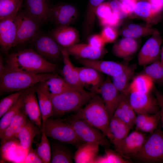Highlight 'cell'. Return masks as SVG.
<instances>
[{
    "label": "cell",
    "instance_id": "6da1fadb",
    "mask_svg": "<svg viewBox=\"0 0 163 163\" xmlns=\"http://www.w3.org/2000/svg\"><path fill=\"white\" fill-rule=\"evenodd\" d=\"M6 62L9 68L33 74L53 73L57 68L56 64L31 49L10 54Z\"/></svg>",
    "mask_w": 163,
    "mask_h": 163
},
{
    "label": "cell",
    "instance_id": "7a4b0ae2",
    "mask_svg": "<svg viewBox=\"0 0 163 163\" xmlns=\"http://www.w3.org/2000/svg\"><path fill=\"white\" fill-rule=\"evenodd\" d=\"M72 117L84 120L97 128L111 142L112 136L109 129L110 119L103 100L98 94H95Z\"/></svg>",
    "mask_w": 163,
    "mask_h": 163
},
{
    "label": "cell",
    "instance_id": "3957f363",
    "mask_svg": "<svg viewBox=\"0 0 163 163\" xmlns=\"http://www.w3.org/2000/svg\"><path fill=\"white\" fill-rule=\"evenodd\" d=\"M54 74H33L6 67L4 72L0 76V93L17 92L29 89L46 81Z\"/></svg>",
    "mask_w": 163,
    "mask_h": 163
},
{
    "label": "cell",
    "instance_id": "277c9868",
    "mask_svg": "<svg viewBox=\"0 0 163 163\" xmlns=\"http://www.w3.org/2000/svg\"><path fill=\"white\" fill-rule=\"evenodd\" d=\"M97 93L87 91L84 88L72 87L60 94L50 95L53 115H62L77 111L86 105Z\"/></svg>",
    "mask_w": 163,
    "mask_h": 163
},
{
    "label": "cell",
    "instance_id": "5b68a950",
    "mask_svg": "<svg viewBox=\"0 0 163 163\" xmlns=\"http://www.w3.org/2000/svg\"><path fill=\"white\" fill-rule=\"evenodd\" d=\"M41 127L47 136L59 141L77 147L84 143L78 139L73 127L67 120L50 118Z\"/></svg>",
    "mask_w": 163,
    "mask_h": 163
},
{
    "label": "cell",
    "instance_id": "8992f818",
    "mask_svg": "<svg viewBox=\"0 0 163 163\" xmlns=\"http://www.w3.org/2000/svg\"><path fill=\"white\" fill-rule=\"evenodd\" d=\"M145 162L163 161V131L155 130L146 138L141 150L135 156Z\"/></svg>",
    "mask_w": 163,
    "mask_h": 163
},
{
    "label": "cell",
    "instance_id": "52a82bcc",
    "mask_svg": "<svg viewBox=\"0 0 163 163\" xmlns=\"http://www.w3.org/2000/svg\"><path fill=\"white\" fill-rule=\"evenodd\" d=\"M73 127L78 139L83 142L96 143L110 146V141L102 132L82 120L72 117L67 120Z\"/></svg>",
    "mask_w": 163,
    "mask_h": 163
},
{
    "label": "cell",
    "instance_id": "ba28073f",
    "mask_svg": "<svg viewBox=\"0 0 163 163\" xmlns=\"http://www.w3.org/2000/svg\"><path fill=\"white\" fill-rule=\"evenodd\" d=\"M162 37L159 32L155 30L141 49L137 56L138 64L145 66L160 60Z\"/></svg>",
    "mask_w": 163,
    "mask_h": 163
},
{
    "label": "cell",
    "instance_id": "9c48e42d",
    "mask_svg": "<svg viewBox=\"0 0 163 163\" xmlns=\"http://www.w3.org/2000/svg\"><path fill=\"white\" fill-rule=\"evenodd\" d=\"M18 26L15 46L33 40L39 34L40 25L24 10L18 13Z\"/></svg>",
    "mask_w": 163,
    "mask_h": 163
},
{
    "label": "cell",
    "instance_id": "30bf717a",
    "mask_svg": "<svg viewBox=\"0 0 163 163\" xmlns=\"http://www.w3.org/2000/svg\"><path fill=\"white\" fill-rule=\"evenodd\" d=\"M18 26V14L0 20V45L1 50L6 54L15 46Z\"/></svg>",
    "mask_w": 163,
    "mask_h": 163
},
{
    "label": "cell",
    "instance_id": "8fae6325",
    "mask_svg": "<svg viewBox=\"0 0 163 163\" xmlns=\"http://www.w3.org/2000/svg\"><path fill=\"white\" fill-rule=\"evenodd\" d=\"M33 40L37 52L45 59L57 61L62 58V47L51 36L39 34Z\"/></svg>",
    "mask_w": 163,
    "mask_h": 163
},
{
    "label": "cell",
    "instance_id": "7c38bea8",
    "mask_svg": "<svg viewBox=\"0 0 163 163\" xmlns=\"http://www.w3.org/2000/svg\"><path fill=\"white\" fill-rule=\"evenodd\" d=\"M129 103L136 114L152 115L157 113L159 106L157 99L149 94L136 92H130Z\"/></svg>",
    "mask_w": 163,
    "mask_h": 163
},
{
    "label": "cell",
    "instance_id": "4fadbf2b",
    "mask_svg": "<svg viewBox=\"0 0 163 163\" xmlns=\"http://www.w3.org/2000/svg\"><path fill=\"white\" fill-rule=\"evenodd\" d=\"M78 11L72 5L61 4L50 7L49 14V20H50L57 26H69L76 20Z\"/></svg>",
    "mask_w": 163,
    "mask_h": 163
},
{
    "label": "cell",
    "instance_id": "5bb4252c",
    "mask_svg": "<svg viewBox=\"0 0 163 163\" xmlns=\"http://www.w3.org/2000/svg\"><path fill=\"white\" fill-rule=\"evenodd\" d=\"M97 94L100 95L111 120L117 106L120 93L107 77L104 81Z\"/></svg>",
    "mask_w": 163,
    "mask_h": 163
},
{
    "label": "cell",
    "instance_id": "9a60e30c",
    "mask_svg": "<svg viewBox=\"0 0 163 163\" xmlns=\"http://www.w3.org/2000/svg\"><path fill=\"white\" fill-rule=\"evenodd\" d=\"M25 12L39 25L49 20L50 6L47 0H24Z\"/></svg>",
    "mask_w": 163,
    "mask_h": 163
},
{
    "label": "cell",
    "instance_id": "2e32d148",
    "mask_svg": "<svg viewBox=\"0 0 163 163\" xmlns=\"http://www.w3.org/2000/svg\"><path fill=\"white\" fill-rule=\"evenodd\" d=\"M146 138L145 134L139 131L136 130L131 132L123 140L118 153L125 158L135 156L141 150Z\"/></svg>",
    "mask_w": 163,
    "mask_h": 163
},
{
    "label": "cell",
    "instance_id": "e0dca14e",
    "mask_svg": "<svg viewBox=\"0 0 163 163\" xmlns=\"http://www.w3.org/2000/svg\"><path fill=\"white\" fill-rule=\"evenodd\" d=\"M78 62L84 66L92 68L101 73L111 77L120 73L126 65L111 61L99 59H77Z\"/></svg>",
    "mask_w": 163,
    "mask_h": 163
},
{
    "label": "cell",
    "instance_id": "ac0fdd59",
    "mask_svg": "<svg viewBox=\"0 0 163 163\" xmlns=\"http://www.w3.org/2000/svg\"><path fill=\"white\" fill-rule=\"evenodd\" d=\"M23 108L24 113L32 123L37 126H42L41 113L34 88H30L26 93Z\"/></svg>",
    "mask_w": 163,
    "mask_h": 163
},
{
    "label": "cell",
    "instance_id": "d6986e66",
    "mask_svg": "<svg viewBox=\"0 0 163 163\" xmlns=\"http://www.w3.org/2000/svg\"><path fill=\"white\" fill-rule=\"evenodd\" d=\"M69 54L77 59H99L106 53L104 48L98 49L88 43H77L66 48H63Z\"/></svg>",
    "mask_w": 163,
    "mask_h": 163
},
{
    "label": "cell",
    "instance_id": "ffe728a7",
    "mask_svg": "<svg viewBox=\"0 0 163 163\" xmlns=\"http://www.w3.org/2000/svg\"><path fill=\"white\" fill-rule=\"evenodd\" d=\"M51 36L62 48L71 46L79 40L77 30L69 26H57L52 31Z\"/></svg>",
    "mask_w": 163,
    "mask_h": 163
},
{
    "label": "cell",
    "instance_id": "44dd1931",
    "mask_svg": "<svg viewBox=\"0 0 163 163\" xmlns=\"http://www.w3.org/2000/svg\"><path fill=\"white\" fill-rule=\"evenodd\" d=\"M45 82L38 83L34 88L41 110L42 124L53 114L50 94Z\"/></svg>",
    "mask_w": 163,
    "mask_h": 163
},
{
    "label": "cell",
    "instance_id": "7402d4cb",
    "mask_svg": "<svg viewBox=\"0 0 163 163\" xmlns=\"http://www.w3.org/2000/svg\"><path fill=\"white\" fill-rule=\"evenodd\" d=\"M77 68L79 80L83 86L90 87V91L97 94L98 90L104 81L101 73L89 67L84 66Z\"/></svg>",
    "mask_w": 163,
    "mask_h": 163
},
{
    "label": "cell",
    "instance_id": "603a6c76",
    "mask_svg": "<svg viewBox=\"0 0 163 163\" xmlns=\"http://www.w3.org/2000/svg\"><path fill=\"white\" fill-rule=\"evenodd\" d=\"M131 129L127 124L115 117H113L111 119L109 129L112 139L110 142L118 153L123 142Z\"/></svg>",
    "mask_w": 163,
    "mask_h": 163
},
{
    "label": "cell",
    "instance_id": "cb8c5ba5",
    "mask_svg": "<svg viewBox=\"0 0 163 163\" xmlns=\"http://www.w3.org/2000/svg\"><path fill=\"white\" fill-rule=\"evenodd\" d=\"M23 111L21 110L12 119L0 136L2 147L11 140L17 138L18 133L28 119Z\"/></svg>",
    "mask_w": 163,
    "mask_h": 163
},
{
    "label": "cell",
    "instance_id": "d4e9b609",
    "mask_svg": "<svg viewBox=\"0 0 163 163\" xmlns=\"http://www.w3.org/2000/svg\"><path fill=\"white\" fill-rule=\"evenodd\" d=\"M62 53L64 63L62 71V77L72 87L84 88L79 80L77 67L74 66L70 59L69 55L62 47Z\"/></svg>",
    "mask_w": 163,
    "mask_h": 163
},
{
    "label": "cell",
    "instance_id": "484cf974",
    "mask_svg": "<svg viewBox=\"0 0 163 163\" xmlns=\"http://www.w3.org/2000/svg\"><path fill=\"white\" fill-rule=\"evenodd\" d=\"M99 145L94 143L84 142L78 147L73 156L76 163H95L98 156Z\"/></svg>",
    "mask_w": 163,
    "mask_h": 163
},
{
    "label": "cell",
    "instance_id": "4316f807",
    "mask_svg": "<svg viewBox=\"0 0 163 163\" xmlns=\"http://www.w3.org/2000/svg\"><path fill=\"white\" fill-rule=\"evenodd\" d=\"M139 45L136 39L123 37L114 44L112 52L116 57L125 59L135 53L138 49Z\"/></svg>",
    "mask_w": 163,
    "mask_h": 163
},
{
    "label": "cell",
    "instance_id": "83f0119b",
    "mask_svg": "<svg viewBox=\"0 0 163 163\" xmlns=\"http://www.w3.org/2000/svg\"><path fill=\"white\" fill-rule=\"evenodd\" d=\"M36 126L28 119L18 135L21 147L27 152L32 148L34 139L38 133Z\"/></svg>",
    "mask_w": 163,
    "mask_h": 163
},
{
    "label": "cell",
    "instance_id": "f1b7e54d",
    "mask_svg": "<svg viewBox=\"0 0 163 163\" xmlns=\"http://www.w3.org/2000/svg\"><path fill=\"white\" fill-rule=\"evenodd\" d=\"M134 69L132 66H127L118 75L112 77V81L121 94L129 95L130 80L134 74Z\"/></svg>",
    "mask_w": 163,
    "mask_h": 163
},
{
    "label": "cell",
    "instance_id": "f546056e",
    "mask_svg": "<svg viewBox=\"0 0 163 163\" xmlns=\"http://www.w3.org/2000/svg\"><path fill=\"white\" fill-rule=\"evenodd\" d=\"M155 30L151 25L147 24L145 25L131 24H129L127 27L123 29L120 33L123 37L136 39L141 37L152 35Z\"/></svg>",
    "mask_w": 163,
    "mask_h": 163
},
{
    "label": "cell",
    "instance_id": "4dcf8cb0",
    "mask_svg": "<svg viewBox=\"0 0 163 163\" xmlns=\"http://www.w3.org/2000/svg\"><path fill=\"white\" fill-rule=\"evenodd\" d=\"M154 82L149 77L144 73L138 75L133 78L130 83L129 94L132 92L149 94L153 88Z\"/></svg>",
    "mask_w": 163,
    "mask_h": 163
},
{
    "label": "cell",
    "instance_id": "1f68e13d",
    "mask_svg": "<svg viewBox=\"0 0 163 163\" xmlns=\"http://www.w3.org/2000/svg\"><path fill=\"white\" fill-rule=\"evenodd\" d=\"M29 89L27 90L21 94L16 103L1 118L0 136L2 135L14 118L21 110L23 107L25 95Z\"/></svg>",
    "mask_w": 163,
    "mask_h": 163
},
{
    "label": "cell",
    "instance_id": "d6a6232c",
    "mask_svg": "<svg viewBox=\"0 0 163 163\" xmlns=\"http://www.w3.org/2000/svg\"><path fill=\"white\" fill-rule=\"evenodd\" d=\"M45 82L51 95L60 94L73 87L69 85L62 77L55 74Z\"/></svg>",
    "mask_w": 163,
    "mask_h": 163
},
{
    "label": "cell",
    "instance_id": "836d02e7",
    "mask_svg": "<svg viewBox=\"0 0 163 163\" xmlns=\"http://www.w3.org/2000/svg\"><path fill=\"white\" fill-rule=\"evenodd\" d=\"M134 14L151 25L155 21L157 17L153 14L150 3L145 0H139L134 10Z\"/></svg>",
    "mask_w": 163,
    "mask_h": 163
},
{
    "label": "cell",
    "instance_id": "e575fe53",
    "mask_svg": "<svg viewBox=\"0 0 163 163\" xmlns=\"http://www.w3.org/2000/svg\"><path fill=\"white\" fill-rule=\"evenodd\" d=\"M24 0H0V20L16 15Z\"/></svg>",
    "mask_w": 163,
    "mask_h": 163
},
{
    "label": "cell",
    "instance_id": "d590c367",
    "mask_svg": "<svg viewBox=\"0 0 163 163\" xmlns=\"http://www.w3.org/2000/svg\"><path fill=\"white\" fill-rule=\"evenodd\" d=\"M73 156L69 150L59 145H53L51 163H71L73 162Z\"/></svg>",
    "mask_w": 163,
    "mask_h": 163
},
{
    "label": "cell",
    "instance_id": "8d00e7d4",
    "mask_svg": "<svg viewBox=\"0 0 163 163\" xmlns=\"http://www.w3.org/2000/svg\"><path fill=\"white\" fill-rule=\"evenodd\" d=\"M42 134L40 141L36 151L43 163H51L52 151L49 140L44 130L42 129Z\"/></svg>",
    "mask_w": 163,
    "mask_h": 163
},
{
    "label": "cell",
    "instance_id": "74e56055",
    "mask_svg": "<svg viewBox=\"0 0 163 163\" xmlns=\"http://www.w3.org/2000/svg\"><path fill=\"white\" fill-rule=\"evenodd\" d=\"M130 161L124 159L116 151L107 149H105V154L98 155L95 163H128Z\"/></svg>",
    "mask_w": 163,
    "mask_h": 163
},
{
    "label": "cell",
    "instance_id": "f35d334b",
    "mask_svg": "<svg viewBox=\"0 0 163 163\" xmlns=\"http://www.w3.org/2000/svg\"><path fill=\"white\" fill-rule=\"evenodd\" d=\"M154 82H163V64L159 60L152 63L145 67L144 73Z\"/></svg>",
    "mask_w": 163,
    "mask_h": 163
},
{
    "label": "cell",
    "instance_id": "ab89813d",
    "mask_svg": "<svg viewBox=\"0 0 163 163\" xmlns=\"http://www.w3.org/2000/svg\"><path fill=\"white\" fill-rule=\"evenodd\" d=\"M26 90L21 91L10 94L0 101V118L16 103L20 96Z\"/></svg>",
    "mask_w": 163,
    "mask_h": 163
},
{
    "label": "cell",
    "instance_id": "60d3db41",
    "mask_svg": "<svg viewBox=\"0 0 163 163\" xmlns=\"http://www.w3.org/2000/svg\"><path fill=\"white\" fill-rule=\"evenodd\" d=\"M118 105L121 108L134 123L136 114L129 103V95L120 93Z\"/></svg>",
    "mask_w": 163,
    "mask_h": 163
},
{
    "label": "cell",
    "instance_id": "b9f144b4",
    "mask_svg": "<svg viewBox=\"0 0 163 163\" xmlns=\"http://www.w3.org/2000/svg\"><path fill=\"white\" fill-rule=\"evenodd\" d=\"M160 119V111L152 114L151 117L140 128L139 131L144 133H152L155 130Z\"/></svg>",
    "mask_w": 163,
    "mask_h": 163
},
{
    "label": "cell",
    "instance_id": "7bdbcfd3",
    "mask_svg": "<svg viewBox=\"0 0 163 163\" xmlns=\"http://www.w3.org/2000/svg\"><path fill=\"white\" fill-rule=\"evenodd\" d=\"M106 43L114 42L117 38L119 33L116 27H104L100 34Z\"/></svg>",
    "mask_w": 163,
    "mask_h": 163
},
{
    "label": "cell",
    "instance_id": "ee69618b",
    "mask_svg": "<svg viewBox=\"0 0 163 163\" xmlns=\"http://www.w3.org/2000/svg\"><path fill=\"white\" fill-rule=\"evenodd\" d=\"M112 12L109 2H103L96 8L95 14L99 20L104 18Z\"/></svg>",
    "mask_w": 163,
    "mask_h": 163
},
{
    "label": "cell",
    "instance_id": "f6af8a7d",
    "mask_svg": "<svg viewBox=\"0 0 163 163\" xmlns=\"http://www.w3.org/2000/svg\"><path fill=\"white\" fill-rule=\"evenodd\" d=\"M121 20L114 13L112 12L107 17L100 20L99 23L102 27L109 26L116 27L121 23Z\"/></svg>",
    "mask_w": 163,
    "mask_h": 163
},
{
    "label": "cell",
    "instance_id": "bcb514c9",
    "mask_svg": "<svg viewBox=\"0 0 163 163\" xmlns=\"http://www.w3.org/2000/svg\"><path fill=\"white\" fill-rule=\"evenodd\" d=\"M112 12L115 14L121 20L129 16L128 14L123 8L121 2L112 0L109 2Z\"/></svg>",
    "mask_w": 163,
    "mask_h": 163
},
{
    "label": "cell",
    "instance_id": "7dc6e473",
    "mask_svg": "<svg viewBox=\"0 0 163 163\" xmlns=\"http://www.w3.org/2000/svg\"><path fill=\"white\" fill-rule=\"evenodd\" d=\"M113 117L126 123L129 126L131 129L134 126V123L118 105L114 111Z\"/></svg>",
    "mask_w": 163,
    "mask_h": 163
},
{
    "label": "cell",
    "instance_id": "c3c4849f",
    "mask_svg": "<svg viewBox=\"0 0 163 163\" xmlns=\"http://www.w3.org/2000/svg\"><path fill=\"white\" fill-rule=\"evenodd\" d=\"M88 43L98 49L104 48L106 44L101 34H94L88 38Z\"/></svg>",
    "mask_w": 163,
    "mask_h": 163
},
{
    "label": "cell",
    "instance_id": "681fc988",
    "mask_svg": "<svg viewBox=\"0 0 163 163\" xmlns=\"http://www.w3.org/2000/svg\"><path fill=\"white\" fill-rule=\"evenodd\" d=\"M24 162L27 163H43L36 150H34L32 148L28 152Z\"/></svg>",
    "mask_w": 163,
    "mask_h": 163
},
{
    "label": "cell",
    "instance_id": "f907efd6",
    "mask_svg": "<svg viewBox=\"0 0 163 163\" xmlns=\"http://www.w3.org/2000/svg\"><path fill=\"white\" fill-rule=\"evenodd\" d=\"M139 0H125L121 2L123 9L130 16L134 14V10L137 3Z\"/></svg>",
    "mask_w": 163,
    "mask_h": 163
},
{
    "label": "cell",
    "instance_id": "816d5d0a",
    "mask_svg": "<svg viewBox=\"0 0 163 163\" xmlns=\"http://www.w3.org/2000/svg\"><path fill=\"white\" fill-rule=\"evenodd\" d=\"M150 4L152 11L157 17L163 10V0H145Z\"/></svg>",
    "mask_w": 163,
    "mask_h": 163
},
{
    "label": "cell",
    "instance_id": "f5cc1de1",
    "mask_svg": "<svg viewBox=\"0 0 163 163\" xmlns=\"http://www.w3.org/2000/svg\"><path fill=\"white\" fill-rule=\"evenodd\" d=\"M152 115L141 114L136 116L134 123L136 130H139L140 128L149 120Z\"/></svg>",
    "mask_w": 163,
    "mask_h": 163
},
{
    "label": "cell",
    "instance_id": "db71d44e",
    "mask_svg": "<svg viewBox=\"0 0 163 163\" xmlns=\"http://www.w3.org/2000/svg\"><path fill=\"white\" fill-rule=\"evenodd\" d=\"M156 96L160 110V119L163 130V95L159 93L156 92Z\"/></svg>",
    "mask_w": 163,
    "mask_h": 163
},
{
    "label": "cell",
    "instance_id": "11a10c76",
    "mask_svg": "<svg viewBox=\"0 0 163 163\" xmlns=\"http://www.w3.org/2000/svg\"><path fill=\"white\" fill-rule=\"evenodd\" d=\"M6 67H5L3 62L2 56L0 57V76H1L5 71Z\"/></svg>",
    "mask_w": 163,
    "mask_h": 163
},
{
    "label": "cell",
    "instance_id": "9f6ffc18",
    "mask_svg": "<svg viewBox=\"0 0 163 163\" xmlns=\"http://www.w3.org/2000/svg\"><path fill=\"white\" fill-rule=\"evenodd\" d=\"M160 61L163 64V45L161 48Z\"/></svg>",
    "mask_w": 163,
    "mask_h": 163
},
{
    "label": "cell",
    "instance_id": "6f0895ef",
    "mask_svg": "<svg viewBox=\"0 0 163 163\" xmlns=\"http://www.w3.org/2000/svg\"><path fill=\"white\" fill-rule=\"evenodd\" d=\"M118 0V1H120L121 2V1H122L125 0Z\"/></svg>",
    "mask_w": 163,
    "mask_h": 163
}]
</instances>
